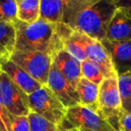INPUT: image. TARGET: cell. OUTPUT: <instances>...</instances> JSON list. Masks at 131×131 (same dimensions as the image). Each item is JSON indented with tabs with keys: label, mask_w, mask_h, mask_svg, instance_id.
<instances>
[{
	"label": "cell",
	"mask_w": 131,
	"mask_h": 131,
	"mask_svg": "<svg viewBox=\"0 0 131 131\" xmlns=\"http://www.w3.org/2000/svg\"><path fill=\"white\" fill-rule=\"evenodd\" d=\"M116 10L115 0H68L62 23L101 42Z\"/></svg>",
	"instance_id": "6da1fadb"
},
{
	"label": "cell",
	"mask_w": 131,
	"mask_h": 131,
	"mask_svg": "<svg viewBox=\"0 0 131 131\" xmlns=\"http://www.w3.org/2000/svg\"><path fill=\"white\" fill-rule=\"evenodd\" d=\"M15 29V50L40 52L53 57L63 49V44L73 30L62 23H52L38 19L31 23L16 20L13 23Z\"/></svg>",
	"instance_id": "7a4b0ae2"
},
{
	"label": "cell",
	"mask_w": 131,
	"mask_h": 131,
	"mask_svg": "<svg viewBox=\"0 0 131 131\" xmlns=\"http://www.w3.org/2000/svg\"><path fill=\"white\" fill-rule=\"evenodd\" d=\"M58 128L60 131H116L97 112L81 104L67 108Z\"/></svg>",
	"instance_id": "3957f363"
},
{
	"label": "cell",
	"mask_w": 131,
	"mask_h": 131,
	"mask_svg": "<svg viewBox=\"0 0 131 131\" xmlns=\"http://www.w3.org/2000/svg\"><path fill=\"white\" fill-rule=\"evenodd\" d=\"M121 112L118 77L104 78L99 85L98 114L116 131H119V121Z\"/></svg>",
	"instance_id": "277c9868"
},
{
	"label": "cell",
	"mask_w": 131,
	"mask_h": 131,
	"mask_svg": "<svg viewBox=\"0 0 131 131\" xmlns=\"http://www.w3.org/2000/svg\"><path fill=\"white\" fill-rule=\"evenodd\" d=\"M29 106L30 112L38 114L57 127L63 119L67 110L47 86H42L29 94Z\"/></svg>",
	"instance_id": "5b68a950"
},
{
	"label": "cell",
	"mask_w": 131,
	"mask_h": 131,
	"mask_svg": "<svg viewBox=\"0 0 131 131\" xmlns=\"http://www.w3.org/2000/svg\"><path fill=\"white\" fill-rule=\"evenodd\" d=\"M11 61L24 70L35 80L47 86L53 57L40 52H23L14 50L9 57Z\"/></svg>",
	"instance_id": "8992f818"
},
{
	"label": "cell",
	"mask_w": 131,
	"mask_h": 131,
	"mask_svg": "<svg viewBox=\"0 0 131 131\" xmlns=\"http://www.w3.org/2000/svg\"><path fill=\"white\" fill-rule=\"evenodd\" d=\"M0 96L9 113L28 116L30 112L29 95L0 70Z\"/></svg>",
	"instance_id": "52a82bcc"
},
{
	"label": "cell",
	"mask_w": 131,
	"mask_h": 131,
	"mask_svg": "<svg viewBox=\"0 0 131 131\" xmlns=\"http://www.w3.org/2000/svg\"><path fill=\"white\" fill-rule=\"evenodd\" d=\"M72 37L83 47L86 59L95 62L100 67L104 78L117 76L112 67L108 53L100 41L92 39L86 35L77 31H73Z\"/></svg>",
	"instance_id": "ba28073f"
},
{
	"label": "cell",
	"mask_w": 131,
	"mask_h": 131,
	"mask_svg": "<svg viewBox=\"0 0 131 131\" xmlns=\"http://www.w3.org/2000/svg\"><path fill=\"white\" fill-rule=\"evenodd\" d=\"M47 86L66 109L79 104V98L76 89L61 73L53 62L50 68Z\"/></svg>",
	"instance_id": "9c48e42d"
},
{
	"label": "cell",
	"mask_w": 131,
	"mask_h": 131,
	"mask_svg": "<svg viewBox=\"0 0 131 131\" xmlns=\"http://www.w3.org/2000/svg\"><path fill=\"white\" fill-rule=\"evenodd\" d=\"M101 44L112 62L116 75L119 76L131 71V41L111 42L106 39L101 41Z\"/></svg>",
	"instance_id": "30bf717a"
},
{
	"label": "cell",
	"mask_w": 131,
	"mask_h": 131,
	"mask_svg": "<svg viewBox=\"0 0 131 131\" xmlns=\"http://www.w3.org/2000/svg\"><path fill=\"white\" fill-rule=\"evenodd\" d=\"M0 70L28 95L43 86L9 58L0 59Z\"/></svg>",
	"instance_id": "8fae6325"
},
{
	"label": "cell",
	"mask_w": 131,
	"mask_h": 131,
	"mask_svg": "<svg viewBox=\"0 0 131 131\" xmlns=\"http://www.w3.org/2000/svg\"><path fill=\"white\" fill-rule=\"evenodd\" d=\"M104 39L111 42L131 41V16L117 9L107 27Z\"/></svg>",
	"instance_id": "7c38bea8"
},
{
	"label": "cell",
	"mask_w": 131,
	"mask_h": 131,
	"mask_svg": "<svg viewBox=\"0 0 131 131\" xmlns=\"http://www.w3.org/2000/svg\"><path fill=\"white\" fill-rule=\"evenodd\" d=\"M53 62L71 86L76 88L79 79L82 78L80 62L64 49L60 50L53 57Z\"/></svg>",
	"instance_id": "4fadbf2b"
},
{
	"label": "cell",
	"mask_w": 131,
	"mask_h": 131,
	"mask_svg": "<svg viewBox=\"0 0 131 131\" xmlns=\"http://www.w3.org/2000/svg\"><path fill=\"white\" fill-rule=\"evenodd\" d=\"M75 88L79 98V104L88 107L98 113L99 86L82 77Z\"/></svg>",
	"instance_id": "5bb4252c"
},
{
	"label": "cell",
	"mask_w": 131,
	"mask_h": 131,
	"mask_svg": "<svg viewBox=\"0 0 131 131\" xmlns=\"http://www.w3.org/2000/svg\"><path fill=\"white\" fill-rule=\"evenodd\" d=\"M68 0H40L39 19L52 23H62Z\"/></svg>",
	"instance_id": "9a60e30c"
},
{
	"label": "cell",
	"mask_w": 131,
	"mask_h": 131,
	"mask_svg": "<svg viewBox=\"0 0 131 131\" xmlns=\"http://www.w3.org/2000/svg\"><path fill=\"white\" fill-rule=\"evenodd\" d=\"M15 29L12 23H0V59L9 58L15 50Z\"/></svg>",
	"instance_id": "2e32d148"
},
{
	"label": "cell",
	"mask_w": 131,
	"mask_h": 131,
	"mask_svg": "<svg viewBox=\"0 0 131 131\" xmlns=\"http://www.w3.org/2000/svg\"><path fill=\"white\" fill-rule=\"evenodd\" d=\"M17 20L31 23L39 19L40 0H18Z\"/></svg>",
	"instance_id": "e0dca14e"
},
{
	"label": "cell",
	"mask_w": 131,
	"mask_h": 131,
	"mask_svg": "<svg viewBox=\"0 0 131 131\" xmlns=\"http://www.w3.org/2000/svg\"><path fill=\"white\" fill-rule=\"evenodd\" d=\"M117 77L121 110L124 112L131 113V71Z\"/></svg>",
	"instance_id": "ac0fdd59"
},
{
	"label": "cell",
	"mask_w": 131,
	"mask_h": 131,
	"mask_svg": "<svg viewBox=\"0 0 131 131\" xmlns=\"http://www.w3.org/2000/svg\"><path fill=\"white\" fill-rule=\"evenodd\" d=\"M80 70L83 78L86 79L90 82L94 83L97 86H99L103 79H104L100 67L95 62H92L88 59L80 62Z\"/></svg>",
	"instance_id": "d6986e66"
},
{
	"label": "cell",
	"mask_w": 131,
	"mask_h": 131,
	"mask_svg": "<svg viewBox=\"0 0 131 131\" xmlns=\"http://www.w3.org/2000/svg\"><path fill=\"white\" fill-rule=\"evenodd\" d=\"M17 20V2L0 0V23H14Z\"/></svg>",
	"instance_id": "ffe728a7"
},
{
	"label": "cell",
	"mask_w": 131,
	"mask_h": 131,
	"mask_svg": "<svg viewBox=\"0 0 131 131\" xmlns=\"http://www.w3.org/2000/svg\"><path fill=\"white\" fill-rule=\"evenodd\" d=\"M28 118L29 121V131H60L56 125L35 112H30Z\"/></svg>",
	"instance_id": "44dd1931"
},
{
	"label": "cell",
	"mask_w": 131,
	"mask_h": 131,
	"mask_svg": "<svg viewBox=\"0 0 131 131\" xmlns=\"http://www.w3.org/2000/svg\"><path fill=\"white\" fill-rule=\"evenodd\" d=\"M63 49L66 50L71 56L74 57L76 60H78L79 62H82L83 61L86 60V55L85 53V50L83 47L72 37V34L71 35L69 38L64 42Z\"/></svg>",
	"instance_id": "7402d4cb"
},
{
	"label": "cell",
	"mask_w": 131,
	"mask_h": 131,
	"mask_svg": "<svg viewBox=\"0 0 131 131\" xmlns=\"http://www.w3.org/2000/svg\"><path fill=\"white\" fill-rule=\"evenodd\" d=\"M10 131H29V121L28 116L14 115L9 113Z\"/></svg>",
	"instance_id": "603a6c76"
},
{
	"label": "cell",
	"mask_w": 131,
	"mask_h": 131,
	"mask_svg": "<svg viewBox=\"0 0 131 131\" xmlns=\"http://www.w3.org/2000/svg\"><path fill=\"white\" fill-rule=\"evenodd\" d=\"M0 131H10L9 112L3 104L0 96Z\"/></svg>",
	"instance_id": "cb8c5ba5"
},
{
	"label": "cell",
	"mask_w": 131,
	"mask_h": 131,
	"mask_svg": "<svg viewBox=\"0 0 131 131\" xmlns=\"http://www.w3.org/2000/svg\"><path fill=\"white\" fill-rule=\"evenodd\" d=\"M119 131H131V113L121 112L119 121Z\"/></svg>",
	"instance_id": "d4e9b609"
},
{
	"label": "cell",
	"mask_w": 131,
	"mask_h": 131,
	"mask_svg": "<svg viewBox=\"0 0 131 131\" xmlns=\"http://www.w3.org/2000/svg\"><path fill=\"white\" fill-rule=\"evenodd\" d=\"M117 9L123 11L131 16V0H115Z\"/></svg>",
	"instance_id": "484cf974"
},
{
	"label": "cell",
	"mask_w": 131,
	"mask_h": 131,
	"mask_svg": "<svg viewBox=\"0 0 131 131\" xmlns=\"http://www.w3.org/2000/svg\"><path fill=\"white\" fill-rule=\"evenodd\" d=\"M67 131H79V130H77V129H70V130H67Z\"/></svg>",
	"instance_id": "4316f807"
},
{
	"label": "cell",
	"mask_w": 131,
	"mask_h": 131,
	"mask_svg": "<svg viewBox=\"0 0 131 131\" xmlns=\"http://www.w3.org/2000/svg\"><path fill=\"white\" fill-rule=\"evenodd\" d=\"M15 1H18V0H15Z\"/></svg>",
	"instance_id": "83f0119b"
}]
</instances>
